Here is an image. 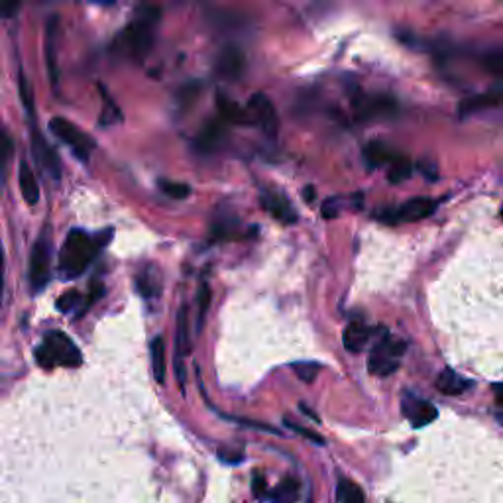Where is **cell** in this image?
<instances>
[{
	"label": "cell",
	"mask_w": 503,
	"mask_h": 503,
	"mask_svg": "<svg viewBox=\"0 0 503 503\" xmlns=\"http://www.w3.org/2000/svg\"><path fill=\"white\" fill-rule=\"evenodd\" d=\"M438 203L428 197H413L405 201L401 207L392 208L380 219L387 224H399V222H419V220L428 219L435 210H437Z\"/></svg>",
	"instance_id": "7"
},
{
	"label": "cell",
	"mask_w": 503,
	"mask_h": 503,
	"mask_svg": "<svg viewBox=\"0 0 503 503\" xmlns=\"http://www.w3.org/2000/svg\"><path fill=\"white\" fill-rule=\"evenodd\" d=\"M217 109H219L220 116L224 121L236 122V124H250L252 116L248 110H244L240 105H236L234 100L226 97L224 93H217Z\"/></svg>",
	"instance_id": "21"
},
{
	"label": "cell",
	"mask_w": 503,
	"mask_h": 503,
	"mask_svg": "<svg viewBox=\"0 0 503 503\" xmlns=\"http://www.w3.org/2000/svg\"><path fill=\"white\" fill-rule=\"evenodd\" d=\"M260 201H262L263 210H268V212H270L275 220H279L281 224H295L297 220H299L293 205H291L289 199L281 195V193L263 191Z\"/></svg>",
	"instance_id": "12"
},
{
	"label": "cell",
	"mask_w": 503,
	"mask_h": 503,
	"mask_svg": "<svg viewBox=\"0 0 503 503\" xmlns=\"http://www.w3.org/2000/svg\"><path fill=\"white\" fill-rule=\"evenodd\" d=\"M150 354H152V368L153 378L157 383L165 382V342L164 336H155L150 346Z\"/></svg>",
	"instance_id": "24"
},
{
	"label": "cell",
	"mask_w": 503,
	"mask_h": 503,
	"mask_svg": "<svg viewBox=\"0 0 503 503\" xmlns=\"http://www.w3.org/2000/svg\"><path fill=\"white\" fill-rule=\"evenodd\" d=\"M219 458L222 460V462H226V464H240L242 460H244V454H242L240 450L220 449Z\"/></svg>",
	"instance_id": "38"
},
{
	"label": "cell",
	"mask_w": 503,
	"mask_h": 503,
	"mask_svg": "<svg viewBox=\"0 0 503 503\" xmlns=\"http://www.w3.org/2000/svg\"><path fill=\"white\" fill-rule=\"evenodd\" d=\"M32 152L36 162L42 165V169H44L45 173L49 177H54L55 181H59V177H61L59 157H57V153L54 152V148L45 142L44 136L40 134V130H38L36 126H33L32 130Z\"/></svg>",
	"instance_id": "11"
},
{
	"label": "cell",
	"mask_w": 503,
	"mask_h": 503,
	"mask_svg": "<svg viewBox=\"0 0 503 503\" xmlns=\"http://www.w3.org/2000/svg\"><path fill=\"white\" fill-rule=\"evenodd\" d=\"M160 189H162V193H165L167 197L171 199H187L191 195V187L187 185V183H179V181L162 179L160 181Z\"/></svg>",
	"instance_id": "29"
},
{
	"label": "cell",
	"mask_w": 503,
	"mask_h": 503,
	"mask_svg": "<svg viewBox=\"0 0 503 503\" xmlns=\"http://www.w3.org/2000/svg\"><path fill=\"white\" fill-rule=\"evenodd\" d=\"M336 500L340 503H364L366 495L362 492V488L352 480H342L336 483Z\"/></svg>",
	"instance_id": "25"
},
{
	"label": "cell",
	"mask_w": 503,
	"mask_h": 503,
	"mask_svg": "<svg viewBox=\"0 0 503 503\" xmlns=\"http://www.w3.org/2000/svg\"><path fill=\"white\" fill-rule=\"evenodd\" d=\"M376 332H378V328H370L366 327L364 323H360V320H354L344 330L342 342H344L346 350L352 352V354H358V352H362L368 346V342H370V339Z\"/></svg>",
	"instance_id": "15"
},
{
	"label": "cell",
	"mask_w": 503,
	"mask_h": 503,
	"mask_svg": "<svg viewBox=\"0 0 503 503\" xmlns=\"http://www.w3.org/2000/svg\"><path fill=\"white\" fill-rule=\"evenodd\" d=\"M320 210H323V217H325V219H336L340 215V201L336 197L328 199V201L323 203Z\"/></svg>",
	"instance_id": "36"
},
{
	"label": "cell",
	"mask_w": 503,
	"mask_h": 503,
	"mask_svg": "<svg viewBox=\"0 0 503 503\" xmlns=\"http://www.w3.org/2000/svg\"><path fill=\"white\" fill-rule=\"evenodd\" d=\"M138 291H140L142 297H146V299H150V297H153L157 293V285L153 284L152 275H150L148 270H146L144 274L138 275Z\"/></svg>",
	"instance_id": "33"
},
{
	"label": "cell",
	"mask_w": 503,
	"mask_h": 503,
	"mask_svg": "<svg viewBox=\"0 0 503 503\" xmlns=\"http://www.w3.org/2000/svg\"><path fill=\"white\" fill-rule=\"evenodd\" d=\"M493 395H495V403H497V407H502L503 409V383L493 385Z\"/></svg>",
	"instance_id": "43"
},
{
	"label": "cell",
	"mask_w": 503,
	"mask_h": 503,
	"mask_svg": "<svg viewBox=\"0 0 503 503\" xmlns=\"http://www.w3.org/2000/svg\"><path fill=\"white\" fill-rule=\"evenodd\" d=\"M36 362L45 368L54 370L57 366L63 368H79L83 364V354L75 346V342L61 330H52L40 342V346L33 352Z\"/></svg>",
	"instance_id": "3"
},
{
	"label": "cell",
	"mask_w": 503,
	"mask_h": 503,
	"mask_svg": "<svg viewBox=\"0 0 503 503\" xmlns=\"http://www.w3.org/2000/svg\"><path fill=\"white\" fill-rule=\"evenodd\" d=\"M176 352H177V378L179 383L183 385L185 382V370H183V356H189L191 352V334H189V315H187V307L183 305L177 313L176 325Z\"/></svg>",
	"instance_id": "13"
},
{
	"label": "cell",
	"mask_w": 503,
	"mask_h": 503,
	"mask_svg": "<svg viewBox=\"0 0 503 503\" xmlns=\"http://www.w3.org/2000/svg\"><path fill=\"white\" fill-rule=\"evenodd\" d=\"M411 173H413V164L409 162V157H405V155H395L394 162L389 164L387 179H389V183H401L405 179H409Z\"/></svg>",
	"instance_id": "26"
},
{
	"label": "cell",
	"mask_w": 503,
	"mask_h": 503,
	"mask_svg": "<svg viewBox=\"0 0 503 503\" xmlns=\"http://www.w3.org/2000/svg\"><path fill=\"white\" fill-rule=\"evenodd\" d=\"M20 0H2V14L4 18H12V14L18 10Z\"/></svg>",
	"instance_id": "41"
},
{
	"label": "cell",
	"mask_w": 503,
	"mask_h": 503,
	"mask_svg": "<svg viewBox=\"0 0 503 503\" xmlns=\"http://www.w3.org/2000/svg\"><path fill=\"white\" fill-rule=\"evenodd\" d=\"M284 423L287 425V427L291 428V431H295V433H299V435H303L305 438H309L311 442H317V444H323V437L320 435H317V433H313V431H309V428H303V427H299L297 423H293V421H289V419H284Z\"/></svg>",
	"instance_id": "35"
},
{
	"label": "cell",
	"mask_w": 503,
	"mask_h": 503,
	"mask_svg": "<svg viewBox=\"0 0 503 503\" xmlns=\"http://www.w3.org/2000/svg\"><path fill=\"white\" fill-rule=\"evenodd\" d=\"M405 348H407V344H405L403 340L394 339V336H389L385 332L382 339L376 342V346H373L370 356H368V370H370V373L385 378V376H392L394 372H397L399 360L405 354Z\"/></svg>",
	"instance_id": "4"
},
{
	"label": "cell",
	"mask_w": 503,
	"mask_h": 503,
	"mask_svg": "<svg viewBox=\"0 0 503 503\" xmlns=\"http://www.w3.org/2000/svg\"><path fill=\"white\" fill-rule=\"evenodd\" d=\"M79 303H81V293L75 291V289H71V291H67V293H63V295L57 299L55 307H57L59 313H69V311H73Z\"/></svg>",
	"instance_id": "32"
},
{
	"label": "cell",
	"mask_w": 503,
	"mask_h": 503,
	"mask_svg": "<svg viewBox=\"0 0 503 503\" xmlns=\"http://www.w3.org/2000/svg\"><path fill=\"white\" fill-rule=\"evenodd\" d=\"M49 265H52V242L45 234H42L30 252L28 277H30V289L33 293H40L45 285L49 284Z\"/></svg>",
	"instance_id": "6"
},
{
	"label": "cell",
	"mask_w": 503,
	"mask_h": 503,
	"mask_svg": "<svg viewBox=\"0 0 503 503\" xmlns=\"http://www.w3.org/2000/svg\"><path fill=\"white\" fill-rule=\"evenodd\" d=\"M395 153H392L389 146L383 142H370L364 148V162L368 164L370 169L373 167H380L383 164H392L394 162Z\"/></svg>",
	"instance_id": "23"
},
{
	"label": "cell",
	"mask_w": 503,
	"mask_h": 503,
	"mask_svg": "<svg viewBox=\"0 0 503 503\" xmlns=\"http://www.w3.org/2000/svg\"><path fill=\"white\" fill-rule=\"evenodd\" d=\"M18 183H20V193H22L24 201L30 207L38 205V201H40V187H38L32 167H30V164L26 160H22L20 167H18Z\"/></svg>",
	"instance_id": "19"
},
{
	"label": "cell",
	"mask_w": 503,
	"mask_h": 503,
	"mask_svg": "<svg viewBox=\"0 0 503 503\" xmlns=\"http://www.w3.org/2000/svg\"><path fill=\"white\" fill-rule=\"evenodd\" d=\"M100 93H102V99H105V110H102V118L100 122L107 126V124H116V122L122 121V114L118 107L114 105V100L110 99L109 95H107V91L100 87Z\"/></svg>",
	"instance_id": "30"
},
{
	"label": "cell",
	"mask_w": 503,
	"mask_h": 503,
	"mask_svg": "<svg viewBox=\"0 0 503 503\" xmlns=\"http://www.w3.org/2000/svg\"><path fill=\"white\" fill-rule=\"evenodd\" d=\"M244 69H246V57L244 52L236 45H226L220 49L219 57H217V63H215V71L220 79L224 81H236L244 75Z\"/></svg>",
	"instance_id": "10"
},
{
	"label": "cell",
	"mask_w": 503,
	"mask_h": 503,
	"mask_svg": "<svg viewBox=\"0 0 503 503\" xmlns=\"http://www.w3.org/2000/svg\"><path fill=\"white\" fill-rule=\"evenodd\" d=\"M160 18H162V10L152 2H140L136 6L130 24L121 36V42L126 47V52L136 61L144 59L153 47L155 28L160 24Z\"/></svg>",
	"instance_id": "1"
},
{
	"label": "cell",
	"mask_w": 503,
	"mask_h": 503,
	"mask_svg": "<svg viewBox=\"0 0 503 503\" xmlns=\"http://www.w3.org/2000/svg\"><path fill=\"white\" fill-rule=\"evenodd\" d=\"M437 389L440 394L444 395H460V394H466L468 389L474 387V382L470 380H466V378H462L460 373H456L454 370H442V372L438 373L437 382Z\"/></svg>",
	"instance_id": "17"
},
{
	"label": "cell",
	"mask_w": 503,
	"mask_h": 503,
	"mask_svg": "<svg viewBox=\"0 0 503 503\" xmlns=\"http://www.w3.org/2000/svg\"><path fill=\"white\" fill-rule=\"evenodd\" d=\"M483 69L492 75H500L503 71V55L502 54H488L481 61Z\"/></svg>",
	"instance_id": "34"
},
{
	"label": "cell",
	"mask_w": 503,
	"mask_h": 503,
	"mask_svg": "<svg viewBox=\"0 0 503 503\" xmlns=\"http://www.w3.org/2000/svg\"><path fill=\"white\" fill-rule=\"evenodd\" d=\"M199 93H201V83H199V81L185 83L183 87L179 88V93H177V105H179V107H189V105H193V100L197 99Z\"/></svg>",
	"instance_id": "31"
},
{
	"label": "cell",
	"mask_w": 503,
	"mask_h": 503,
	"mask_svg": "<svg viewBox=\"0 0 503 503\" xmlns=\"http://www.w3.org/2000/svg\"><path fill=\"white\" fill-rule=\"evenodd\" d=\"M419 171L423 173V176L427 177L428 181H435L437 179V165L431 164V162H419Z\"/></svg>",
	"instance_id": "39"
},
{
	"label": "cell",
	"mask_w": 503,
	"mask_h": 503,
	"mask_svg": "<svg viewBox=\"0 0 503 503\" xmlns=\"http://www.w3.org/2000/svg\"><path fill=\"white\" fill-rule=\"evenodd\" d=\"M252 492L256 497H263V495H268V481L263 478L262 474H254V478H252Z\"/></svg>",
	"instance_id": "37"
},
{
	"label": "cell",
	"mask_w": 503,
	"mask_h": 503,
	"mask_svg": "<svg viewBox=\"0 0 503 503\" xmlns=\"http://www.w3.org/2000/svg\"><path fill=\"white\" fill-rule=\"evenodd\" d=\"M301 495V483L293 476H287L268 493L272 503H297Z\"/></svg>",
	"instance_id": "20"
},
{
	"label": "cell",
	"mask_w": 503,
	"mask_h": 503,
	"mask_svg": "<svg viewBox=\"0 0 503 503\" xmlns=\"http://www.w3.org/2000/svg\"><path fill=\"white\" fill-rule=\"evenodd\" d=\"M105 246L97 236H91L85 230L71 229L63 242V250L59 256V272L67 279H75L87 270L99 248Z\"/></svg>",
	"instance_id": "2"
},
{
	"label": "cell",
	"mask_w": 503,
	"mask_h": 503,
	"mask_svg": "<svg viewBox=\"0 0 503 503\" xmlns=\"http://www.w3.org/2000/svg\"><path fill=\"white\" fill-rule=\"evenodd\" d=\"M236 423H242V425H246V427H254V428H260L263 433H272V435H279V431L274 427H270V425H263V423H256V421H246V419H234Z\"/></svg>",
	"instance_id": "40"
},
{
	"label": "cell",
	"mask_w": 503,
	"mask_h": 503,
	"mask_svg": "<svg viewBox=\"0 0 503 503\" xmlns=\"http://www.w3.org/2000/svg\"><path fill=\"white\" fill-rule=\"evenodd\" d=\"M208 307H210V287H208L207 281L199 285L197 291V332L203 330V325H205V318H207Z\"/></svg>",
	"instance_id": "27"
},
{
	"label": "cell",
	"mask_w": 503,
	"mask_h": 503,
	"mask_svg": "<svg viewBox=\"0 0 503 503\" xmlns=\"http://www.w3.org/2000/svg\"><path fill=\"white\" fill-rule=\"evenodd\" d=\"M291 370L297 373V378H299L301 382L311 383L315 382V378H317L318 372H320V364H317V362H293V364H291Z\"/></svg>",
	"instance_id": "28"
},
{
	"label": "cell",
	"mask_w": 503,
	"mask_h": 503,
	"mask_svg": "<svg viewBox=\"0 0 503 503\" xmlns=\"http://www.w3.org/2000/svg\"><path fill=\"white\" fill-rule=\"evenodd\" d=\"M497 105H500V95L497 93H483V95H476V97L462 100L458 107V114L460 118H466L470 114H476L480 110L492 109V107H497Z\"/></svg>",
	"instance_id": "22"
},
{
	"label": "cell",
	"mask_w": 503,
	"mask_h": 503,
	"mask_svg": "<svg viewBox=\"0 0 503 503\" xmlns=\"http://www.w3.org/2000/svg\"><path fill=\"white\" fill-rule=\"evenodd\" d=\"M401 413L403 417L413 425L415 428H421L433 423L438 417V411L435 405L427 401V399H421L411 392H405L401 397Z\"/></svg>",
	"instance_id": "9"
},
{
	"label": "cell",
	"mask_w": 503,
	"mask_h": 503,
	"mask_svg": "<svg viewBox=\"0 0 503 503\" xmlns=\"http://www.w3.org/2000/svg\"><path fill=\"white\" fill-rule=\"evenodd\" d=\"M358 110V118H373V116H389L395 112V100L387 97H372L354 102Z\"/></svg>",
	"instance_id": "16"
},
{
	"label": "cell",
	"mask_w": 503,
	"mask_h": 503,
	"mask_svg": "<svg viewBox=\"0 0 503 503\" xmlns=\"http://www.w3.org/2000/svg\"><path fill=\"white\" fill-rule=\"evenodd\" d=\"M224 136H226V132H224V126L220 122H207L197 134L195 142H193L195 144V150L199 153L217 152L222 140H224Z\"/></svg>",
	"instance_id": "14"
},
{
	"label": "cell",
	"mask_w": 503,
	"mask_h": 503,
	"mask_svg": "<svg viewBox=\"0 0 503 503\" xmlns=\"http://www.w3.org/2000/svg\"><path fill=\"white\" fill-rule=\"evenodd\" d=\"M248 112L268 138H277L279 134V116L274 102L268 99L263 93H254L248 100Z\"/></svg>",
	"instance_id": "8"
},
{
	"label": "cell",
	"mask_w": 503,
	"mask_h": 503,
	"mask_svg": "<svg viewBox=\"0 0 503 503\" xmlns=\"http://www.w3.org/2000/svg\"><path fill=\"white\" fill-rule=\"evenodd\" d=\"M303 195H305L307 203H313V199L317 195V191H315L313 187H305V189H303Z\"/></svg>",
	"instance_id": "44"
},
{
	"label": "cell",
	"mask_w": 503,
	"mask_h": 503,
	"mask_svg": "<svg viewBox=\"0 0 503 503\" xmlns=\"http://www.w3.org/2000/svg\"><path fill=\"white\" fill-rule=\"evenodd\" d=\"M502 219H503V208H502Z\"/></svg>",
	"instance_id": "46"
},
{
	"label": "cell",
	"mask_w": 503,
	"mask_h": 503,
	"mask_svg": "<svg viewBox=\"0 0 503 503\" xmlns=\"http://www.w3.org/2000/svg\"><path fill=\"white\" fill-rule=\"evenodd\" d=\"M97 2H105V4H109V2H112V0H97Z\"/></svg>",
	"instance_id": "45"
},
{
	"label": "cell",
	"mask_w": 503,
	"mask_h": 503,
	"mask_svg": "<svg viewBox=\"0 0 503 503\" xmlns=\"http://www.w3.org/2000/svg\"><path fill=\"white\" fill-rule=\"evenodd\" d=\"M2 150H4V157H2V165H4V169L8 167L10 164V153H12V140L8 134H4V146H2Z\"/></svg>",
	"instance_id": "42"
},
{
	"label": "cell",
	"mask_w": 503,
	"mask_h": 503,
	"mask_svg": "<svg viewBox=\"0 0 503 503\" xmlns=\"http://www.w3.org/2000/svg\"><path fill=\"white\" fill-rule=\"evenodd\" d=\"M57 22H59V18L52 16L47 20V26H45V65H47V73H49L54 87H57V59H55V54H57V49H55Z\"/></svg>",
	"instance_id": "18"
},
{
	"label": "cell",
	"mask_w": 503,
	"mask_h": 503,
	"mask_svg": "<svg viewBox=\"0 0 503 503\" xmlns=\"http://www.w3.org/2000/svg\"><path fill=\"white\" fill-rule=\"evenodd\" d=\"M49 130H52V134H55L57 140H61L63 144H67V146L71 148V152L75 153L81 162L87 164L88 157H91V152H93L95 146H97L95 140H93L88 134H85L81 128H77L73 122H69L67 118H61V116L52 118V122H49Z\"/></svg>",
	"instance_id": "5"
}]
</instances>
